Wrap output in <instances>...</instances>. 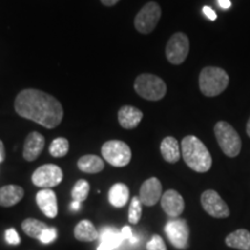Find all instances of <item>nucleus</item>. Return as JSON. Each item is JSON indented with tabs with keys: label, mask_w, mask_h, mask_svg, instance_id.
I'll return each instance as SVG.
<instances>
[{
	"label": "nucleus",
	"mask_w": 250,
	"mask_h": 250,
	"mask_svg": "<svg viewBox=\"0 0 250 250\" xmlns=\"http://www.w3.org/2000/svg\"><path fill=\"white\" fill-rule=\"evenodd\" d=\"M14 108L19 116L35 122L46 129L57 127L64 116L61 102L39 89L28 88L19 93Z\"/></svg>",
	"instance_id": "1"
},
{
	"label": "nucleus",
	"mask_w": 250,
	"mask_h": 250,
	"mask_svg": "<svg viewBox=\"0 0 250 250\" xmlns=\"http://www.w3.org/2000/svg\"><path fill=\"white\" fill-rule=\"evenodd\" d=\"M181 154L189 168L197 173H206L212 167V156L201 139L196 136L184 137L181 143Z\"/></svg>",
	"instance_id": "2"
},
{
	"label": "nucleus",
	"mask_w": 250,
	"mask_h": 250,
	"mask_svg": "<svg viewBox=\"0 0 250 250\" xmlns=\"http://www.w3.org/2000/svg\"><path fill=\"white\" fill-rule=\"evenodd\" d=\"M229 85L227 72L220 67H204L199 74V89L208 98L218 96Z\"/></svg>",
	"instance_id": "3"
},
{
	"label": "nucleus",
	"mask_w": 250,
	"mask_h": 250,
	"mask_svg": "<svg viewBox=\"0 0 250 250\" xmlns=\"http://www.w3.org/2000/svg\"><path fill=\"white\" fill-rule=\"evenodd\" d=\"M214 134L221 151L229 158H235L240 154L242 142L236 130L227 122L220 121L214 125Z\"/></svg>",
	"instance_id": "4"
},
{
	"label": "nucleus",
	"mask_w": 250,
	"mask_h": 250,
	"mask_svg": "<svg viewBox=\"0 0 250 250\" xmlns=\"http://www.w3.org/2000/svg\"><path fill=\"white\" fill-rule=\"evenodd\" d=\"M134 90L139 96L148 101H160L167 93V86L160 77L144 73L137 77L134 81Z\"/></svg>",
	"instance_id": "5"
},
{
	"label": "nucleus",
	"mask_w": 250,
	"mask_h": 250,
	"mask_svg": "<svg viewBox=\"0 0 250 250\" xmlns=\"http://www.w3.org/2000/svg\"><path fill=\"white\" fill-rule=\"evenodd\" d=\"M101 153L104 160L114 167H125L130 164L132 158L129 145L122 140H109L104 143Z\"/></svg>",
	"instance_id": "6"
},
{
	"label": "nucleus",
	"mask_w": 250,
	"mask_h": 250,
	"mask_svg": "<svg viewBox=\"0 0 250 250\" xmlns=\"http://www.w3.org/2000/svg\"><path fill=\"white\" fill-rule=\"evenodd\" d=\"M161 18V7L154 1L147 2L134 18V27L140 34H151Z\"/></svg>",
	"instance_id": "7"
},
{
	"label": "nucleus",
	"mask_w": 250,
	"mask_h": 250,
	"mask_svg": "<svg viewBox=\"0 0 250 250\" xmlns=\"http://www.w3.org/2000/svg\"><path fill=\"white\" fill-rule=\"evenodd\" d=\"M64 174L62 168L57 165H43L34 171L31 175V181L34 186L42 188V189H51L57 187L62 181Z\"/></svg>",
	"instance_id": "8"
},
{
	"label": "nucleus",
	"mask_w": 250,
	"mask_h": 250,
	"mask_svg": "<svg viewBox=\"0 0 250 250\" xmlns=\"http://www.w3.org/2000/svg\"><path fill=\"white\" fill-rule=\"evenodd\" d=\"M190 50V42L186 34L175 33L166 45V57L173 65H180L186 61Z\"/></svg>",
	"instance_id": "9"
},
{
	"label": "nucleus",
	"mask_w": 250,
	"mask_h": 250,
	"mask_svg": "<svg viewBox=\"0 0 250 250\" xmlns=\"http://www.w3.org/2000/svg\"><path fill=\"white\" fill-rule=\"evenodd\" d=\"M165 233L171 245L177 249H187L189 245L190 228L184 219H173L165 226Z\"/></svg>",
	"instance_id": "10"
},
{
	"label": "nucleus",
	"mask_w": 250,
	"mask_h": 250,
	"mask_svg": "<svg viewBox=\"0 0 250 250\" xmlns=\"http://www.w3.org/2000/svg\"><path fill=\"white\" fill-rule=\"evenodd\" d=\"M201 203L206 213L213 218L223 219L229 217V208L214 190H206L202 193Z\"/></svg>",
	"instance_id": "11"
},
{
	"label": "nucleus",
	"mask_w": 250,
	"mask_h": 250,
	"mask_svg": "<svg viewBox=\"0 0 250 250\" xmlns=\"http://www.w3.org/2000/svg\"><path fill=\"white\" fill-rule=\"evenodd\" d=\"M162 197V184L159 179L151 177L146 180L142 184L139 190V199L143 205L153 206L159 201H161Z\"/></svg>",
	"instance_id": "12"
},
{
	"label": "nucleus",
	"mask_w": 250,
	"mask_h": 250,
	"mask_svg": "<svg viewBox=\"0 0 250 250\" xmlns=\"http://www.w3.org/2000/svg\"><path fill=\"white\" fill-rule=\"evenodd\" d=\"M161 208L166 212V214L170 218H177L182 214L186 208L183 197L176 190H167L162 193L161 197Z\"/></svg>",
	"instance_id": "13"
},
{
	"label": "nucleus",
	"mask_w": 250,
	"mask_h": 250,
	"mask_svg": "<svg viewBox=\"0 0 250 250\" xmlns=\"http://www.w3.org/2000/svg\"><path fill=\"white\" fill-rule=\"evenodd\" d=\"M45 145V139L40 132H30L27 136L23 145V159L26 161H35L39 158Z\"/></svg>",
	"instance_id": "14"
},
{
	"label": "nucleus",
	"mask_w": 250,
	"mask_h": 250,
	"mask_svg": "<svg viewBox=\"0 0 250 250\" xmlns=\"http://www.w3.org/2000/svg\"><path fill=\"white\" fill-rule=\"evenodd\" d=\"M36 203L45 217L54 219L58 214V204L56 193L51 189H42L37 192Z\"/></svg>",
	"instance_id": "15"
},
{
	"label": "nucleus",
	"mask_w": 250,
	"mask_h": 250,
	"mask_svg": "<svg viewBox=\"0 0 250 250\" xmlns=\"http://www.w3.org/2000/svg\"><path fill=\"white\" fill-rule=\"evenodd\" d=\"M143 111L138 108L124 105L118 111V122L123 129L132 130L139 125L143 120Z\"/></svg>",
	"instance_id": "16"
},
{
	"label": "nucleus",
	"mask_w": 250,
	"mask_h": 250,
	"mask_svg": "<svg viewBox=\"0 0 250 250\" xmlns=\"http://www.w3.org/2000/svg\"><path fill=\"white\" fill-rule=\"evenodd\" d=\"M24 196V190L22 187L8 184L0 188V206L2 208H11L20 203Z\"/></svg>",
	"instance_id": "17"
},
{
	"label": "nucleus",
	"mask_w": 250,
	"mask_h": 250,
	"mask_svg": "<svg viewBox=\"0 0 250 250\" xmlns=\"http://www.w3.org/2000/svg\"><path fill=\"white\" fill-rule=\"evenodd\" d=\"M160 152L162 158L169 164H176L181 158V146L174 137H166L162 140Z\"/></svg>",
	"instance_id": "18"
},
{
	"label": "nucleus",
	"mask_w": 250,
	"mask_h": 250,
	"mask_svg": "<svg viewBox=\"0 0 250 250\" xmlns=\"http://www.w3.org/2000/svg\"><path fill=\"white\" fill-rule=\"evenodd\" d=\"M100 236L99 230L96 229L92 221L81 220L74 227V237L81 242H93Z\"/></svg>",
	"instance_id": "19"
},
{
	"label": "nucleus",
	"mask_w": 250,
	"mask_h": 250,
	"mask_svg": "<svg viewBox=\"0 0 250 250\" xmlns=\"http://www.w3.org/2000/svg\"><path fill=\"white\" fill-rule=\"evenodd\" d=\"M101 243L98 247V250H112L117 248L124 240L121 232H118L115 228H103L102 233L100 234Z\"/></svg>",
	"instance_id": "20"
},
{
	"label": "nucleus",
	"mask_w": 250,
	"mask_h": 250,
	"mask_svg": "<svg viewBox=\"0 0 250 250\" xmlns=\"http://www.w3.org/2000/svg\"><path fill=\"white\" fill-rule=\"evenodd\" d=\"M130 190L124 183L114 184L109 190V202L115 208H123L129 202Z\"/></svg>",
	"instance_id": "21"
},
{
	"label": "nucleus",
	"mask_w": 250,
	"mask_h": 250,
	"mask_svg": "<svg viewBox=\"0 0 250 250\" xmlns=\"http://www.w3.org/2000/svg\"><path fill=\"white\" fill-rule=\"evenodd\" d=\"M225 242L229 248L250 250V232L247 229L234 230L233 233L228 234Z\"/></svg>",
	"instance_id": "22"
},
{
	"label": "nucleus",
	"mask_w": 250,
	"mask_h": 250,
	"mask_svg": "<svg viewBox=\"0 0 250 250\" xmlns=\"http://www.w3.org/2000/svg\"><path fill=\"white\" fill-rule=\"evenodd\" d=\"M78 168L87 174H98L104 169V162L100 156L87 154L78 160Z\"/></svg>",
	"instance_id": "23"
},
{
	"label": "nucleus",
	"mask_w": 250,
	"mask_h": 250,
	"mask_svg": "<svg viewBox=\"0 0 250 250\" xmlns=\"http://www.w3.org/2000/svg\"><path fill=\"white\" fill-rule=\"evenodd\" d=\"M21 228H22L24 234H27L29 237L40 240L43 232L48 228V226L43 221L37 220V219L27 218L21 224Z\"/></svg>",
	"instance_id": "24"
},
{
	"label": "nucleus",
	"mask_w": 250,
	"mask_h": 250,
	"mask_svg": "<svg viewBox=\"0 0 250 250\" xmlns=\"http://www.w3.org/2000/svg\"><path fill=\"white\" fill-rule=\"evenodd\" d=\"M68 149H70V143L66 138H56L52 140V143L50 144L49 152L54 158H62L68 153Z\"/></svg>",
	"instance_id": "25"
},
{
	"label": "nucleus",
	"mask_w": 250,
	"mask_h": 250,
	"mask_svg": "<svg viewBox=\"0 0 250 250\" xmlns=\"http://www.w3.org/2000/svg\"><path fill=\"white\" fill-rule=\"evenodd\" d=\"M89 190H90L89 183L87 182L86 180L77 181V183L74 184L73 189H72L71 191L72 199L76 202L83 203V201H86L87 197H88Z\"/></svg>",
	"instance_id": "26"
},
{
	"label": "nucleus",
	"mask_w": 250,
	"mask_h": 250,
	"mask_svg": "<svg viewBox=\"0 0 250 250\" xmlns=\"http://www.w3.org/2000/svg\"><path fill=\"white\" fill-rule=\"evenodd\" d=\"M142 202H140L139 197H133L132 201L130 203L129 208V221L130 224L137 225L142 219L143 210H142Z\"/></svg>",
	"instance_id": "27"
},
{
	"label": "nucleus",
	"mask_w": 250,
	"mask_h": 250,
	"mask_svg": "<svg viewBox=\"0 0 250 250\" xmlns=\"http://www.w3.org/2000/svg\"><path fill=\"white\" fill-rule=\"evenodd\" d=\"M146 249L147 250H167L166 243L164 239L160 235H153L152 239L149 240L147 245H146Z\"/></svg>",
	"instance_id": "28"
},
{
	"label": "nucleus",
	"mask_w": 250,
	"mask_h": 250,
	"mask_svg": "<svg viewBox=\"0 0 250 250\" xmlns=\"http://www.w3.org/2000/svg\"><path fill=\"white\" fill-rule=\"evenodd\" d=\"M5 239H6V242L9 243V245H12V246H18V245H20V242H21L20 236H19V234L15 228H9V229L6 230Z\"/></svg>",
	"instance_id": "29"
},
{
	"label": "nucleus",
	"mask_w": 250,
	"mask_h": 250,
	"mask_svg": "<svg viewBox=\"0 0 250 250\" xmlns=\"http://www.w3.org/2000/svg\"><path fill=\"white\" fill-rule=\"evenodd\" d=\"M56 237H57V230H56V228L48 227L44 232H43L40 241L42 243H44V245H48V243H50V242H54L56 240Z\"/></svg>",
	"instance_id": "30"
},
{
	"label": "nucleus",
	"mask_w": 250,
	"mask_h": 250,
	"mask_svg": "<svg viewBox=\"0 0 250 250\" xmlns=\"http://www.w3.org/2000/svg\"><path fill=\"white\" fill-rule=\"evenodd\" d=\"M203 13L206 15V18L210 19L212 21H214L215 19H217V13H215L211 7H208V6H205V7L203 8Z\"/></svg>",
	"instance_id": "31"
},
{
	"label": "nucleus",
	"mask_w": 250,
	"mask_h": 250,
	"mask_svg": "<svg viewBox=\"0 0 250 250\" xmlns=\"http://www.w3.org/2000/svg\"><path fill=\"white\" fill-rule=\"evenodd\" d=\"M122 235H123L124 240H131L134 236L132 234V229H131L130 226H124L121 230Z\"/></svg>",
	"instance_id": "32"
},
{
	"label": "nucleus",
	"mask_w": 250,
	"mask_h": 250,
	"mask_svg": "<svg viewBox=\"0 0 250 250\" xmlns=\"http://www.w3.org/2000/svg\"><path fill=\"white\" fill-rule=\"evenodd\" d=\"M218 4L223 9H228L230 8V6H232L230 0H218Z\"/></svg>",
	"instance_id": "33"
},
{
	"label": "nucleus",
	"mask_w": 250,
	"mask_h": 250,
	"mask_svg": "<svg viewBox=\"0 0 250 250\" xmlns=\"http://www.w3.org/2000/svg\"><path fill=\"white\" fill-rule=\"evenodd\" d=\"M5 160V146L4 143L0 140V164Z\"/></svg>",
	"instance_id": "34"
},
{
	"label": "nucleus",
	"mask_w": 250,
	"mask_h": 250,
	"mask_svg": "<svg viewBox=\"0 0 250 250\" xmlns=\"http://www.w3.org/2000/svg\"><path fill=\"white\" fill-rule=\"evenodd\" d=\"M118 1H120V0H101V2H102L103 5L109 6V7H110V6L116 5Z\"/></svg>",
	"instance_id": "35"
},
{
	"label": "nucleus",
	"mask_w": 250,
	"mask_h": 250,
	"mask_svg": "<svg viewBox=\"0 0 250 250\" xmlns=\"http://www.w3.org/2000/svg\"><path fill=\"white\" fill-rule=\"evenodd\" d=\"M71 208H72V210H73V211L80 210V208H81V203L73 201V202L71 203Z\"/></svg>",
	"instance_id": "36"
},
{
	"label": "nucleus",
	"mask_w": 250,
	"mask_h": 250,
	"mask_svg": "<svg viewBox=\"0 0 250 250\" xmlns=\"http://www.w3.org/2000/svg\"><path fill=\"white\" fill-rule=\"evenodd\" d=\"M247 134H248L249 138H250V117H249L248 122H247Z\"/></svg>",
	"instance_id": "37"
}]
</instances>
